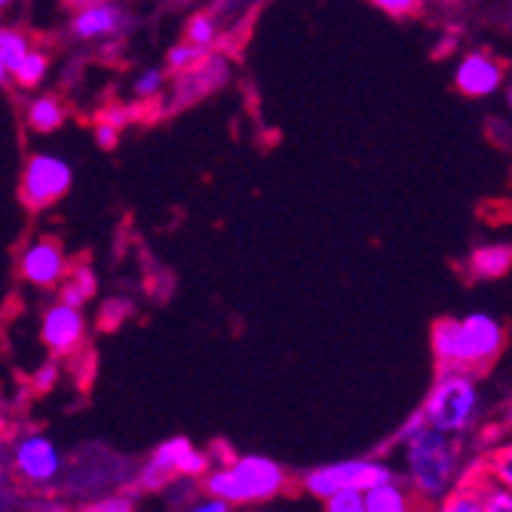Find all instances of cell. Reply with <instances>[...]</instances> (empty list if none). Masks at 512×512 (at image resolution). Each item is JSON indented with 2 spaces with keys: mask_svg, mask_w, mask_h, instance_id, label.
I'll list each match as a JSON object with an SVG mask.
<instances>
[{
  "mask_svg": "<svg viewBox=\"0 0 512 512\" xmlns=\"http://www.w3.org/2000/svg\"><path fill=\"white\" fill-rule=\"evenodd\" d=\"M96 142H99L102 151H114L117 142H120V126H114L111 120H102V123L96 126Z\"/></svg>",
  "mask_w": 512,
  "mask_h": 512,
  "instance_id": "4316f807",
  "label": "cell"
},
{
  "mask_svg": "<svg viewBox=\"0 0 512 512\" xmlns=\"http://www.w3.org/2000/svg\"><path fill=\"white\" fill-rule=\"evenodd\" d=\"M430 4H451V0H430Z\"/></svg>",
  "mask_w": 512,
  "mask_h": 512,
  "instance_id": "836d02e7",
  "label": "cell"
},
{
  "mask_svg": "<svg viewBox=\"0 0 512 512\" xmlns=\"http://www.w3.org/2000/svg\"><path fill=\"white\" fill-rule=\"evenodd\" d=\"M203 59H206V50L194 46L191 40H184V43H178V46H172V50H169L166 65H169V71H175V74H188V71H194L197 65H203Z\"/></svg>",
  "mask_w": 512,
  "mask_h": 512,
  "instance_id": "ffe728a7",
  "label": "cell"
},
{
  "mask_svg": "<svg viewBox=\"0 0 512 512\" xmlns=\"http://www.w3.org/2000/svg\"><path fill=\"white\" fill-rule=\"evenodd\" d=\"M482 479V500H485V512H512V494L506 488H500L497 482H491L485 473Z\"/></svg>",
  "mask_w": 512,
  "mask_h": 512,
  "instance_id": "603a6c76",
  "label": "cell"
},
{
  "mask_svg": "<svg viewBox=\"0 0 512 512\" xmlns=\"http://www.w3.org/2000/svg\"><path fill=\"white\" fill-rule=\"evenodd\" d=\"M184 512H234V503H227V500H221V497L206 494L203 500H194Z\"/></svg>",
  "mask_w": 512,
  "mask_h": 512,
  "instance_id": "83f0119b",
  "label": "cell"
},
{
  "mask_svg": "<svg viewBox=\"0 0 512 512\" xmlns=\"http://www.w3.org/2000/svg\"><path fill=\"white\" fill-rule=\"evenodd\" d=\"M506 105H509V111H512V80L506 83Z\"/></svg>",
  "mask_w": 512,
  "mask_h": 512,
  "instance_id": "4dcf8cb0",
  "label": "cell"
},
{
  "mask_svg": "<svg viewBox=\"0 0 512 512\" xmlns=\"http://www.w3.org/2000/svg\"><path fill=\"white\" fill-rule=\"evenodd\" d=\"M46 74H50V56L40 50H28V56L13 71V83L22 89H34L46 80Z\"/></svg>",
  "mask_w": 512,
  "mask_h": 512,
  "instance_id": "d6986e66",
  "label": "cell"
},
{
  "mask_svg": "<svg viewBox=\"0 0 512 512\" xmlns=\"http://www.w3.org/2000/svg\"><path fill=\"white\" fill-rule=\"evenodd\" d=\"M68 255L62 249V243L50 240V237H40L34 243H28L22 249L19 258V273L25 283L37 286V289H53L62 286V279L68 276Z\"/></svg>",
  "mask_w": 512,
  "mask_h": 512,
  "instance_id": "30bf717a",
  "label": "cell"
},
{
  "mask_svg": "<svg viewBox=\"0 0 512 512\" xmlns=\"http://www.w3.org/2000/svg\"><path fill=\"white\" fill-rule=\"evenodd\" d=\"M56 375H59V368H56V362H50V365H43V368H40V375H37V387H40V390H50V387L56 384Z\"/></svg>",
  "mask_w": 512,
  "mask_h": 512,
  "instance_id": "f546056e",
  "label": "cell"
},
{
  "mask_svg": "<svg viewBox=\"0 0 512 512\" xmlns=\"http://www.w3.org/2000/svg\"><path fill=\"white\" fill-rule=\"evenodd\" d=\"M74 184V169L65 157L59 154H31L22 169L19 181V197L31 212H43L56 206Z\"/></svg>",
  "mask_w": 512,
  "mask_h": 512,
  "instance_id": "52a82bcc",
  "label": "cell"
},
{
  "mask_svg": "<svg viewBox=\"0 0 512 512\" xmlns=\"http://www.w3.org/2000/svg\"><path fill=\"white\" fill-rule=\"evenodd\" d=\"M371 4L390 16H408L417 7V0H371Z\"/></svg>",
  "mask_w": 512,
  "mask_h": 512,
  "instance_id": "f1b7e54d",
  "label": "cell"
},
{
  "mask_svg": "<svg viewBox=\"0 0 512 512\" xmlns=\"http://www.w3.org/2000/svg\"><path fill=\"white\" fill-rule=\"evenodd\" d=\"M396 445L402 448V482L421 503L436 506L463 482V460H467L463 436L430 427L414 411L396 433Z\"/></svg>",
  "mask_w": 512,
  "mask_h": 512,
  "instance_id": "6da1fadb",
  "label": "cell"
},
{
  "mask_svg": "<svg viewBox=\"0 0 512 512\" xmlns=\"http://www.w3.org/2000/svg\"><path fill=\"white\" fill-rule=\"evenodd\" d=\"M10 4H13V0H0V10H7Z\"/></svg>",
  "mask_w": 512,
  "mask_h": 512,
  "instance_id": "1f68e13d",
  "label": "cell"
},
{
  "mask_svg": "<svg viewBox=\"0 0 512 512\" xmlns=\"http://www.w3.org/2000/svg\"><path fill=\"white\" fill-rule=\"evenodd\" d=\"M209 470H212L209 454L194 448L191 439L175 436V439H166L163 445L154 448V454L148 457L142 473H138V488L148 491V494H157V491H166V485L178 476L203 479Z\"/></svg>",
  "mask_w": 512,
  "mask_h": 512,
  "instance_id": "8992f818",
  "label": "cell"
},
{
  "mask_svg": "<svg viewBox=\"0 0 512 512\" xmlns=\"http://www.w3.org/2000/svg\"><path fill=\"white\" fill-rule=\"evenodd\" d=\"M503 83H506L503 65L491 53H470L454 68V86L467 99H488L503 89Z\"/></svg>",
  "mask_w": 512,
  "mask_h": 512,
  "instance_id": "8fae6325",
  "label": "cell"
},
{
  "mask_svg": "<svg viewBox=\"0 0 512 512\" xmlns=\"http://www.w3.org/2000/svg\"><path fill=\"white\" fill-rule=\"evenodd\" d=\"M289 485L286 470L276 460L264 454H243L234 457L224 467H212L203 476V491L212 497H221L234 506H249V503H267L279 497Z\"/></svg>",
  "mask_w": 512,
  "mask_h": 512,
  "instance_id": "3957f363",
  "label": "cell"
},
{
  "mask_svg": "<svg viewBox=\"0 0 512 512\" xmlns=\"http://www.w3.org/2000/svg\"><path fill=\"white\" fill-rule=\"evenodd\" d=\"M365 509L368 512H417V497L411 488L396 476L387 482H378L365 491Z\"/></svg>",
  "mask_w": 512,
  "mask_h": 512,
  "instance_id": "4fadbf2b",
  "label": "cell"
},
{
  "mask_svg": "<svg viewBox=\"0 0 512 512\" xmlns=\"http://www.w3.org/2000/svg\"><path fill=\"white\" fill-rule=\"evenodd\" d=\"M503 341V322L485 310H473L467 316H445L433 325V356L439 368H485L500 356Z\"/></svg>",
  "mask_w": 512,
  "mask_h": 512,
  "instance_id": "7a4b0ae2",
  "label": "cell"
},
{
  "mask_svg": "<svg viewBox=\"0 0 512 512\" xmlns=\"http://www.w3.org/2000/svg\"><path fill=\"white\" fill-rule=\"evenodd\" d=\"M68 117V108L59 96H37L25 105V120L34 132L46 135V132H56Z\"/></svg>",
  "mask_w": 512,
  "mask_h": 512,
  "instance_id": "9a60e30c",
  "label": "cell"
},
{
  "mask_svg": "<svg viewBox=\"0 0 512 512\" xmlns=\"http://www.w3.org/2000/svg\"><path fill=\"white\" fill-rule=\"evenodd\" d=\"M123 28V10L114 7V4H89L83 10L74 13L68 31L74 40H102V37H111Z\"/></svg>",
  "mask_w": 512,
  "mask_h": 512,
  "instance_id": "7c38bea8",
  "label": "cell"
},
{
  "mask_svg": "<svg viewBox=\"0 0 512 512\" xmlns=\"http://www.w3.org/2000/svg\"><path fill=\"white\" fill-rule=\"evenodd\" d=\"M13 470L28 485H50L62 470V454L50 436L28 433L13 448Z\"/></svg>",
  "mask_w": 512,
  "mask_h": 512,
  "instance_id": "ba28073f",
  "label": "cell"
},
{
  "mask_svg": "<svg viewBox=\"0 0 512 512\" xmlns=\"http://www.w3.org/2000/svg\"><path fill=\"white\" fill-rule=\"evenodd\" d=\"M163 83H166L163 71L160 68H148V71L138 74V80H135V96L138 99H154L157 92L163 89Z\"/></svg>",
  "mask_w": 512,
  "mask_h": 512,
  "instance_id": "d4e9b609",
  "label": "cell"
},
{
  "mask_svg": "<svg viewBox=\"0 0 512 512\" xmlns=\"http://www.w3.org/2000/svg\"><path fill=\"white\" fill-rule=\"evenodd\" d=\"M485 476L512 494V445H503V448H497V451L488 457Z\"/></svg>",
  "mask_w": 512,
  "mask_h": 512,
  "instance_id": "44dd1931",
  "label": "cell"
},
{
  "mask_svg": "<svg viewBox=\"0 0 512 512\" xmlns=\"http://www.w3.org/2000/svg\"><path fill=\"white\" fill-rule=\"evenodd\" d=\"M96 289H99L96 273H92L86 264H80V267H71V270H68V276L62 279L59 301L74 304V307H83L89 298H96Z\"/></svg>",
  "mask_w": 512,
  "mask_h": 512,
  "instance_id": "e0dca14e",
  "label": "cell"
},
{
  "mask_svg": "<svg viewBox=\"0 0 512 512\" xmlns=\"http://www.w3.org/2000/svg\"><path fill=\"white\" fill-rule=\"evenodd\" d=\"M396 479V470L384 460L375 457H350V460H335L322 463L316 470H307L304 476V491L316 500H325L338 491H368L371 485Z\"/></svg>",
  "mask_w": 512,
  "mask_h": 512,
  "instance_id": "5b68a950",
  "label": "cell"
},
{
  "mask_svg": "<svg viewBox=\"0 0 512 512\" xmlns=\"http://www.w3.org/2000/svg\"><path fill=\"white\" fill-rule=\"evenodd\" d=\"M28 50H31V40L25 37V31L0 25V86H7L13 80V71L28 56Z\"/></svg>",
  "mask_w": 512,
  "mask_h": 512,
  "instance_id": "2e32d148",
  "label": "cell"
},
{
  "mask_svg": "<svg viewBox=\"0 0 512 512\" xmlns=\"http://www.w3.org/2000/svg\"><path fill=\"white\" fill-rule=\"evenodd\" d=\"M506 421L512 424V405H509V411H506Z\"/></svg>",
  "mask_w": 512,
  "mask_h": 512,
  "instance_id": "d6a6232c",
  "label": "cell"
},
{
  "mask_svg": "<svg viewBox=\"0 0 512 512\" xmlns=\"http://www.w3.org/2000/svg\"><path fill=\"white\" fill-rule=\"evenodd\" d=\"M325 512H368L365 509V491H338L325 497Z\"/></svg>",
  "mask_w": 512,
  "mask_h": 512,
  "instance_id": "cb8c5ba5",
  "label": "cell"
},
{
  "mask_svg": "<svg viewBox=\"0 0 512 512\" xmlns=\"http://www.w3.org/2000/svg\"><path fill=\"white\" fill-rule=\"evenodd\" d=\"M479 411H482L479 384L473 378V371H460V368H442L424 405L417 408V414L430 427L451 436H467L479 421Z\"/></svg>",
  "mask_w": 512,
  "mask_h": 512,
  "instance_id": "277c9868",
  "label": "cell"
},
{
  "mask_svg": "<svg viewBox=\"0 0 512 512\" xmlns=\"http://www.w3.org/2000/svg\"><path fill=\"white\" fill-rule=\"evenodd\" d=\"M509 10H512V0H509Z\"/></svg>",
  "mask_w": 512,
  "mask_h": 512,
  "instance_id": "e575fe53",
  "label": "cell"
},
{
  "mask_svg": "<svg viewBox=\"0 0 512 512\" xmlns=\"http://www.w3.org/2000/svg\"><path fill=\"white\" fill-rule=\"evenodd\" d=\"M89 512H135V497L132 494H111L89 506Z\"/></svg>",
  "mask_w": 512,
  "mask_h": 512,
  "instance_id": "484cf974",
  "label": "cell"
},
{
  "mask_svg": "<svg viewBox=\"0 0 512 512\" xmlns=\"http://www.w3.org/2000/svg\"><path fill=\"white\" fill-rule=\"evenodd\" d=\"M86 338V316L80 307L56 301L40 319V341L53 356H71Z\"/></svg>",
  "mask_w": 512,
  "mask_h": 512,
  "instance_id": "9c48e42d",
  "label": "cell"
},
{
  "mask_svg": "<svg viewBox=\"0 0 512 512\" xmlns=\"http://www.w3.org/2000/svg\"><path fill=\"white\" fill-rule=\"evenodd\" d=\"M215 37H218V25H215L212 16L200 13V16H194V19L188 22V40H191L194 46H200V50H209V46L215 43Z\"/></svg>",
  "mask_w": 512,
  "mask_h": 512,
  "instance_id": "7402d4cb",
  "label": "cell"
},
{
  "mask_svg": "<svg viewBox=\"0 0 512 512\" xmlns=\"http://www.w3.org/2000/svg\"><path fill=\"white\" fill-rule=\"evenodd\" d=\"M512 270V243H488L470 255V273L476 279H500Z\"/></svg>",
  "mask_w": 512,
  "mask_h": 512,
  "instance_id": "5bb4252c",
  "label": "cell"
},
{
  "mask_svg": "<svg viewBox=\"0 0 512 512\" xmlns=\"http://www.w3.org/2000/svg\"><path fill=\"white\" fill-rule=\"evenodd\" d=\"M433 512H485L482 500V479H473L467 485H457L445 500L433 506Z\"/></svg>",
  "mask_w": 512,
  "mask_h": 512,
  "instance_id": "ac0fdd59",
  "label": "cell"
}]
</instances>
